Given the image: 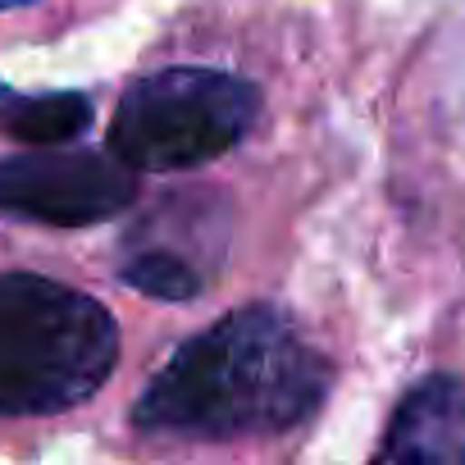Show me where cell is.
<instances>
[{"mask_svg": "<svg viewBox=\"0 0 465 465\" xmlns=\"http://www.w3.org/2000/svg\"><path fill=\"white\" fill-rule=\"evenodd\" d=\"M329 392V361L274 306L228 311L187 338L142 388L133 424L173 438H247L306 424Z\"/></svg>", "mask_w": 465, "mask_h": 465, "instance_id": "obj_1", "label": "cell"}, {"mask_svg": "<svg viewBox=\"0 0 465 465\" xmlns=\"http://www.w3.org/2000/svg\"><path fill=\"white\" fill-rule=\"evenodd\" d=\"M119 361L114 315L55 279L0 274V415L83 406Z\"/></svg>", "mask_w": 465, "mask_h": 465, "instance_id": "obj_2", "label": "cell"}, {"mask_svg": "<svg viewBox=\"0 0 465 465\" xmlns=\"http://www.w3.org/2000/svg\"><path fill=\"white\" fill-rule=\"evenodd\" d=\"M19 5H28V0H0V10H19Z\"/></svg>", "mask_w": 465, "mask_h": 465, "instance_id": "obj_7", "label": "cell"}, {"mask_svg": "<svg viewBox=\"0 0 465 465\" xmlns=\"http://www.w3.org/2000/svg\"><path fill=\"white\" fill-rule=\"evenodd\" d=\"M137 196V169L114 151H37L0 160V214L87 228L114 219Z\"/></svg>", "mask_w": 465, "mask_h": 465, "instance_id": "obj_4", "label": "cell"}, {"mask_svg": "<svg viewBox=\"0 0 465 465\" xmlns=\"http://www.w3.org/2000/svg\"><path fill=\"white\" fill-rule=\"evenodd\" d=\"M370 465H465V379H420L397 401Z\"/></svg>", "mask_w": 465, "mask_h": 465, "instance_id": "obj_5", "label": "cell"}, {"mask_svg": "<svg viewBox=\"0 0 465 465\" xmlns=\"http://www.w3.org/2000/svg\"><path fill=\"white\" fill-rule=\"evenodd\" d=\"M256 119V83L219 69H160L124 92L110 151L137 173H183L232 151Z\"/></svg>", "mask_w": 465, "mask_h": 465, "instance_id": "obj_3", "label": "cell"}, {"mask_svg": "<svg viewBox=\"0 0 465 465\" xmlns=\"http://www.w3.org/2000/svg\"><path fill=\"white\" fill-rule=\"evenodd\" d=\"M0 128L33 146H64L92 128V101L78 92L0 96Z\"/></svg>", "mask_w": 465, "mask_h": 465, "instance_id": "obj_6", "label": "cell"}]
</instances>
